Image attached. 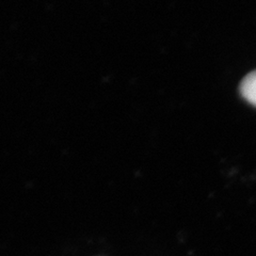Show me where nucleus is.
<instances>
[{
    "label": "nucleus",
    "mask_w": 256,
    "mask_h": 256,
    "mask_svg": "<svg viewBox=\"0 0 256 256\" xmlns=\"http://www.w3.org/2000/svg\"><path fill=\"white\" fill-rule=\"evenodd\" d=\"M239 92L246 102L256 107V70L244 77L239 84Z\"/></svg>",
    "instance_id": "f257e3e1"
}]
</instances>
